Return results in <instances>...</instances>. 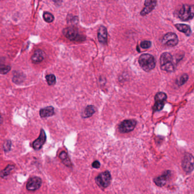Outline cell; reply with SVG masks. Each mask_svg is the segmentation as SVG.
Returning a JSON list of instances; mask_svg holds the SVG:
<instances>
[{
    "label": "cell",
    "mask_w": 194,
    "mask_h": 194,
    "mask_svg": "<svg viewBox=\"0 0 194 194\" xmlns=\"http://www.w3.org/2000/svg\"><path fill=\"white\" fill-rule=\"evenodd\" d=\"M2 123V116L0 114V125H1Z\"/></svg>",
    "instance_id": "cell-29"
},
{
    "label": "cell",
    "mask_w": 194,
    "mask_h": 194,
    "mask_svg": "<svg viewBox=\"0 0 194 194\" xmlns=\"http://www.w3.org/2000/svg\"><path fill=\"white\" fill-rule=\"evenodd\" d=\"M96 110H97V109L94 106H88L83 112L82 117L84 118L91 117L96 112Z\"/></svg>",
    "instance_id": "cell-18"
},
{
    "label": "cell",
    "mask_w": 194,
    "mask_h": 194,
    "mask_svg": "<svg viewBox=\"0 0 194 194\" xmlns=\"http://www.w3.org/2000/svg\"><path fill=\"white\" fill-rule=\"evenodd\" d=\"M47 82L49 85H55L56 83V77L53 74H48L46 76Z\"/></svg>",
    "instance_id": "cell-23"
},
{
    "label": "cell",
    "mask_w": 194,
    "mask_h": 194,
    "mask_svg": "<svg viewBox=\"0 0 194 194\" xmlns=\"http://www.w3.org/2000/svg\"><path fill=\"white\" fill-rule=\"evenodd\" d=\"M11 69V67L9 65L5 64H0V73L2 74H5L9 72Z\"/></svg>",
    "instance_id": "cell-24"
},
{
    "label": "cell",
    "mask_w": 194,
    "mask_h": 194,
    "mask_svg": "<svg viewBox=\"0 0 194 194\" xmlns=\"http://www.w3.org/2000/svg\"><path fill=\"white\" fill-rule=\"evenodd\" d=\"M182 167L186 173H191L194 169V157L190 153H186L182 161Z\"/></svg>",
    "instance_id": "cell-6"
},
{
    "label": "cell",
    "mask_w": 194,
    "mask_h": 194,
    "mask_svg": "<svg viewBox=\"0 0 194 194\" xmlns=\"http://www.w3.org/2000/svg\"><path fill=\"white\" fill-rule=\"evenodd\" d=\"M99 42L103 44H106L107 42V31L105 27H100L98 31Z\"/></svg>",
    "instance_id": "cell-14"
},
{
    "label": "cell",
    "mask_w": 194,
    "mask_h": 194,
    "mask_svg": "<svg viewBox=\"0 0 194 194\" xmlns=\"http://www.w3.org/2000/svg\"><path fill=\"white\" fill-rule=\"evenodd\" d=\"M25 76L23 73L20 72H16L14 74L13 77V81L16 83H20L23 82L25 80Z\"/></svg>",
    "instance_id": "cell-21"
},
{
    "label": "cell",
    "mask_w": 194,
    "mask_h": 194,
    "mask_svg": "<svg viewBox=\"0 0 194 194\" xmlns=\"http://www.w3.org/2000/svg\"><path fill=\"white\" fill-rule=\"evenodd\" d=\"M14 169V166L13 165H7L5 169H4L0 173V177L1 178H5L11 173V171Z\"/></svg>",
    "instance_id": "cell-20"
},
{
    "label": "cell",
    "mask_w": 194,
    "mask_h": 194,
    "mask_svg": "<svg viewBox=\"0 0 194 194\" xmlns=\"http://www.w3.org/2000/svg\"><path fill=\"white\" fill-rule=\"evenodd\" d=\"M172 61L173 57L170 53H163L160 57L161 69L167 72H174L175 67Z\"/></svg>",
    "instance_id": "cell-2"
},
{
    "label": "cell",
    "mask_w": 194,
    "mask_h": 194,
    "mask_svg": "<svg viewBox=\"0 0 194 194\" xmlns=\"http://www.w3.org/2000/svg\"><path fill=\"white\" fill-rule=\"evenodd\" d=\"M111 181V176L109 171L103 172L96 178V183L99 187L102 188L107 187L110 184Z\"/></svg>",
    "instance_id": "cell-5"
},
{
    "label": "cell",
    "mask_w": 194,
    "mask_h": 194,
    "mask_svg": "<svg viewBox=\"0 0 194 194\" xmlns=\"http://www.w3.org/2000/svg\"><path fill=\"white\" fill-rule=\"evenodd\" d=\"M43 19L47 23H51L53 21L54 16L49 12H44L43 14Z\"/></svg>",
    "instance_id": "cell-22"
},
{
    "label": "cell",
    "mask_w": 194,
    "mask_h": 194,
    "mask_svg": "<svg viewBox=\"0 0 194 194\" xmlns=\"http://www.w3.org/2000/svg\"><path fill=\"white\" fill-rule=\"evenodd\" d=\"M63 34L67 39L71 41H83L85 39L83 36L81 35L77 29L74 27H68L63 30Z\"/></svg>",
    "instance_id": "cell-4"
},
{
    "label": "cell",
    "mask_w": 194,
    "mask_h": 194,
    "mask_svg": "<svg viewBox=\"0 0 194 194\" xmlns=\"http://www.w3.org/2000/svg\"><path fill=\"white\" fill-rule=\"evenodd\" d=\"M178 43V38L174 33H168L165 35L162 39V44L165 46L173 47Z\"/></svg>",
    "instance_id": "cell-7"
},
{
    "label": "cell",
    "mask_w": 194,
    "mask_h": 194,
    "mask_svg": "<svg viewBox=\"0 0 194 194\" xmlns=\"http://www.w3.org/2000/svg\"><path fill=\"white\" fill-rule=\"evenodd\" d=\"M151 42L150 41H147V40L143 41L140 44V46L143 49H148L151 47Z\"/></svg>",
    "instance_id": "cell-27"
},
{
    "label": "cell",
    "mask_w": 194,
    "mask_h": 194,
    "mask_svg": "<svg viewBox=\"0 0 194 194\" xmlns=\"http://www.w3.org/2000/svg\"><path fill=\"white\" fill-rule=\"evenodd\" d=\"M138 63L142 69L145 72L151 71L156 66V61L154 56L148 53H144L140 56Z\"/></svg>",
    "instance_id": "cell-1"
},
{
    "label": "cell",
    "mask_w": 194,
    "mask_h": 194,
    "mask_svg": "<svg viewBox=\"0 0 194 194\" xmlns=\"http://www.w3.org/2000/svg\"><path fill=\"white\" fill-rule=\"evenodd\" d=\"M137 122L133 119L125 120L119 126V131L122 133H129L133 131L136 125Z\"/></svg>",
    "instance_id": "cell-9"
},
{
    "label": "cell",
    "mask_w": 194,
    "mask_h": 194,
    "mask_svg": "<svg viewBox=\"0 0 194 194\" xmlns=\"http://www.w3.org/2000/svg\"><path fill=\"white\" fill-rule=\"evenodd\" d=\"M11 148V142L10 140H7L3 143V151L5 152H8L10 151Z\"/></svg>",
    "instance_id": "cell-26"
},
{
    "label": "cell",
    "mask_w": 194,
    "mask_h": 194,
    "mask_svg": "<svg viewBox=\"0 0 194 194\" xmlns=\"http://www.w3.org/2000/svg\"><path fill=\"white\" fill-rule=\"evenodd\" d=\"M46 141V135L43 129H41L39 138L33 142V147L35 150H39L42 148Z\"/></svg>",
    "instance_id": "cell-13"
},
{
    "label": "cell",
    "mask_w": 194,
    "mask_h": 194,
    "mask_svg": "<svg viewBox=\"0 0 194 194\" xmlns=\"http://www.w3.org/2000/svg\"><path fill=\"white\" fill-rule=\"evenodd\" d=\"M167 99V96L165 92H158L155 96V103L153 106L154 111H161L164 107L165 102Z\"/></svg>",
    "instance_id": "cell-8"
},
{
    "label": "cell",
    "mask_w": 194,
    "mask_h": 194,
    "mask_svg": "<svg viewBox=\"0 0 194 194\" xmlns=\"http://www.w3.org/2000/svg\"><path fill=\"white\" fill-rule=\"evenodd\" d=\"M39 114L40 116L43 118L52 116L55 114L54 108L52 106H48L45 108H43L40 110Z\"/></svg>",
    "instance_id": "cell-16"
},
{
    "label": "cell",
    "mask_w": 194,
    "mask_h": 194,
    "mask_svg": "<svg viewBox=\"0 0 194 194\" xmlns=\"http://www.w3.org/2000/svg\"><path fill=\"white\" fill-rule=\"evenodd\" d=\"M59 157L63 164L68 167H70L72 166V162L69 158V156L65 151H63L60 153Z\"/></svg>",
    "instance_id": "cell-19"
},
{
    "label": "cell",
    "mask_w": 194,
    "mask_h": 194,
    "mask_svg": "<svg viewBox=\"0 0 194 194\" xmlns=\"http://www.w3.org/2000/svg\"><path fill=\"white\" fill-rule=\"evenodd\" d=\"M44 56L45 53L42 50L38 49L35 51V52L31 57L32 62L35 64L41 63L44 59Z\"/></svg>",
    "instance_id": "cell-15"
},
{
    "label": "cell",
    "mask_w": 194,
    "mask_h": 194,
    "mask_svg": "<svg viewBox=\"0 0 194 194\" xmlns=\"http://www.w3.org/2000/svg\"><path fill=\"white\" fill-rule=\"evenodd\" d=\"M92 168H96V169H98L101 166L100 162L98 161H95L93 162L92 164Z\"/></svg>",
    "instance_id": "cell-28"
},
{
    "label": "cell",
    "mask_w": 194,
    "mask_h": 194,
    "mask_svg": "<svg viewBox=\"0 0 194 194\" xmlns=\"http://www.w3.org/2000/svg\"><path fill=\"white\" fill-rule=\"evenodd\" d=\"M157 3V0H145L144 7L140 13L142 16H145L150 13L155 9V7H156Z\"/></svg>",
    "instance_id": "cell-12"
},
{
    "label": "cell",
    "mask_w": 194,
    "mask_h": 194,
    "mask_svg": "<svg viewBox=\"0 0 194 194\" xmlns=\"http://www.w3.org/2000/svg\"><path fill=\"white\" fill-rule=\"evenodd\" d=\"M175 26L177 29L178 31L180 32L184 33L186 36H190L191 34V30L190 27L188 25L185 24H176L175 25Z\"/></svg>",
    "instance_id": "cell-17"
},
{
    "label": "cell",
    "mask_w": 194,
    "mask_h": 194,
    "mask_svg": "<svg viewBox=\"0 0 194 194\" xmlns=\"http://www.w3.org/2000/svg\"><path fill=\"white\" fill-rule=\"evenodd\" d=\"M171 172L170 170L165 171L160 176L156 177L154 179V182L158 187H162L166 183L168 179L171 177Z\"/></svg>",
    "instance_id": "cell-11"
},
{
    "label": "cell",
    "mask_w": 194,
    "mask_h": 194,
    "mask_svg": "<svg viewBox=\"0 0 194 194\" xmlns=\"http://www.w3.org/2000/svg\"><path fill=\"white\" fill-rule=\"evenodd\" d=\"M188 79V76L187 74H183V75L181 76L179 79L177 81V84L178 86L183 85L187 81Z\"/></svg>",
    "instance_id": "cell-25"
},
{
    "label": "cell",
    "mask_w": 194,
    "mask_h": 194,
    "mask_svg": "<svg viewBox=\"0 0 194 194\" xmlns=\"http://www.w3.org/2000/svg\"><path fill=\"white\" fill-rule=\"evenodd\" d=\"M178 16L182 21H187L194 17V5L184 4L179 11Z\"/></svg>",
    "instance_id": "cell-3"
},
{
    "label": "cell",
    "mask_w": 194,
    "mask_h": 194,
    "mask_svg": "<svg viewBox=\"0 0 194 194\" xmlns=\"http://www.w3.org/2000/svg\"><path fill=\"white\" fill-rule=\"evenodd\" d=\"M42 181L41 178L34 177L28 181L26 184V188L29 191H34L38 190L42 186Z\"/></svg>",
    "instance_id": "cell-10"
}]
</instances>
